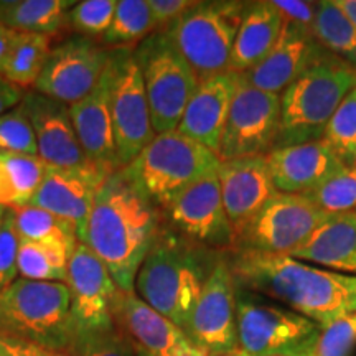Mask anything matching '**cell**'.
<instances>
[{
    "mask_svg": "<svg viewBox=\"0 0 356 356\" xmlns=\"http://www.w3.org/2000/svg\"><path fill=\"white\" fill-rule=\"evenodd\" d=\"M238 289L277 300L325 328L356 314V275L338 274L286 254H225Z\"/></svg>",
    "mask_w": 356,
    "mask_h": 356,
    "instance_id": "6da1fadb",
    "label": "cell"
},
{
    "mask_svg": "<svg viewBox=\"0 0 356 356\" xmlns=\"http://www.w3.org/2000/svg\"><path fill=\"white\" fill-rule=\"evenodd\" d=\"M159 231V211L137 193L119 168L97 191L81 243L102 261L119 291L129 293Z\"/></svg>",
    "mask_w": 356,
    "mask_h": 356,
    "instance_id": "7a4b0ae2",
    "label": "cell"
},
{
    "mask_svg": "<svg viewBox=\"0 0 356 356\" xmlns=\"http://www.w3.org/2000/svg\"><path fill=\"white\" fill-rule=\"evenodd\" d=\"M221 256L170 228H160L134 289L140 300L185 330L204 282Z\"/></svg>",
    "mask_w": 356,
    "mask_h": 356,
    "instance_id": "3957f363",
    "label": "cell"
},
{
    "mask_svg": "<svg viewBox=\"0 0 356 356\" xmlns=\"http://www.w3.org/2000/svg\"><path fill=\"white\" fill-rule=\"evenodd\" d=\"M218 165L220 159L210 149L170 131L155 136L121 172L142 198L163 213L191 185L216 172Z\"/></svg>",
    "mask_w": 356,
    "mask_h": 356,
    "instance_id": "277c9868",
    "label": "cell"
},
{
    "mask_svg": "<svg viewBox=\"0 0 356 356\" xmlns=\"http://www.w3.org/2000/svg\"><path fill=\"white\" fill-rule=\"evenodd\" d=\"M356 88V70L328 53L280 92L277 147L320 140L340 102Z\"/></svg>",
    "mask_w": 356,
    "mask_h": 356,
    "instance_id": "5b68a950",
    "label": "cell"
},
{
    "mask_svg": "<svg viewBox=\"0 0 356 356\" xmlns=\"http://www.w3.org/2000/svg\"><path fill=\"white\" fill-rule=\"evenodd\" d=\"M71 333L66 284L19 277L0 292V335L65 351Z\"/></svg>",
    "mask_w": 356,
    "mask_h": 356,
    "instance_id": "8992f818",
    "label": "cell"
},
{
    "mask_svg": "<svg viewBox=\"0 0 356 356\" xmlns=\"http://www.w3.org/2000/svg\"><path fill=\"white\" fill-rule=\"evenodd\" d=\"M239 351L249 356H314L323 328L284 305L236 287Z\"/></svg>",
    "mask_w": 356,
    "mask_h": 356,
    "instance_id": "52a82bcc",
    "label": "cell"
},
{
    "mask_svg": "<svg viewBox=\"0 0 356 356\" xmlns=\"http://www.w3.org/2000/svg\"><path fill=\"white\" fill-rule=\"evenodd\" d=\"M144 79L154 132L177 131L200 79L163 30H155L134 50Z\"/></svg>",
    "mask_w": 356,
    "mask_h": 356,
    "instance_id": "ba28073f",
    "label": "cell"
},
{
    "mask_svg": "<svg viewBox=\"0 0 356 356\" xmlns=\"http://www.w3.org/2000/svg\"><path fill=\"white\" fill-rule=\"evenodd\" d=\"M246 7L248 2H197L163 30L198 79L228 71Z\"/></svg>",
    "mask_w": 356,
    "mask_h": 356,
    "instance_id": "9c48e42d",
    "label": "cell"
},
{
    "mask_svg": "<svg viewBox=\"0 0 356 356\" xmlns=\"http://www.w3.org/2000/svg\"><path fill=\"white\" fill-rule=\"evenodd\" d=\"M111 115L119 168L127 167L157 134L150 121L144 79L131 48H118L109 55Z\"/></svg>",
    "mask_w": 356,
    "mask_h": 356,
    "instance_id": "30bf717a",
    "label": "cell"
},
{
    "mask_svg": "<svg viewBox=\"0 0 356 356\" xmlns=\"http://www.w3.org/2000/svg\"><path fill=\"white\" fill-rule=\"evenodd\" d=\"M325 218L327 213L320 211L304 195L277 191L241 229L236 249L291 256Z\"/></svg>",
    "mask_w": 356,
    "mask_h": 356,
    "instance_id": "8fae6325",
    "label": "cell"
},
{
    "mask_svg": "<svg viewBox=\"0 0 356 356\" xmlns=\"http://www.w3.org/2000/svg\"><path fill=\"white\" fill-rule=\"evenodd\" d=\"M279 132L280 95L261 91L238 74V88L218 152L220 162L273 152Z\"/></svg>",
    "mask_w": 356,
    "mask_h": 356,
    "instance_id": "7c38bea8",
    "label": "cell"
},
{
    "mask_svg": "<svg viewBox=\"0 0 356 356\" xmlns=\"http://www.w3.org/2000/svg\"><path fill=\"white\" fill-rule=\"evenodd\" d=\"M170 229L188 241L228 254L236 249V233L222 204L216 172L203 177L163 211Z\"/></svg>",
    "mask_w": 356,
    "mask_h": 356,
    "instance_id": "4fadbf2b",
    "label": "cell"
},
{
    "mask_svg": "<svg viewBox=\"0 0 356 356\" xmlns=\"http://www.w3.org/2000/svg\"><path fill=\"white\" fill-rule=\"evenodd\" d=\"M111 51L88 37H73L53 47L33 88L63 104H74L96 88Z\"/></svg>",
    "mask_w": 356,
    "mask_h": 356,
    "instance_id": "5bb4252c",
    "label": "cell"
},
{
    "mask_svg": "<svg viewBox=\"0 0 356 356\" xmlns=\"http://www.w3.org/2000/svg\"><path fill=\"white\" fill-rule=\"evenodd\" d=\"M185 332L208 356L239 351L236 284L225 254L218 259L204 282Z\"/></svg>",
    "mask_w": 356,
    "mask_h": 356,
    "instance_id": "9a60e30c",
    "label": "cell"
},
{
    "mask_svg": "<svg viewBox=\"0 0 356 356\" xmlns=\"http://www.w3.org/2000/svg\"><path fill=\"white\" fill-rule=\"evenodd\" d=\"M66 287L71 297L73 328L99 330L114 327L119 289L102 261L79 241L68 262Z\"/></svg>",
    "mask_w": 356,
    "mask_h": 356,
    "instance_id": "2e32d148",
    "label": "cell"
},
{
    "mask_svg": "<svg viewBox=\"0 0 356 356\" xmlns=\"http://www.w3.org/2000/svg\"><path fill=\"white\" fill-rule=\"evenodd\" d=\"M111 173L95 163L79 168L48 167L42 185L29 204L73 222L79 241H83L97 191Z\"/></svg>",
    "mask_w": 356,
    "mask_h": 356,
    "instance_id": "e0dca14e",
    "label": "cell"
},
{
    "mask_svg": "<svg viewBox=\"0 0 356 356\" xmlns=\"http://www.w3.org/2000/svg\"><path fill=\"white\" fill-rule=\"evenodd\" d=\"M20 104L32 124L38 157L48 167L79 168L91 163L74 132L68 104L37 91L25 92Z\"/></svg>",
    "mask_w": 356,
    "mask_h": 356,
    "instance_id": "ac0fdd59",
    "label": "cell"
},
{
    "mask_svg": "<svg viewBox=\"0 0 356 356\" xmlns=\"http://www.w3.org/2000/svg\"><path fill=\"white\" fill-rule=\"evenodd\" d=\"M114 322L134 345L152 356H208L184 328L155 312L134 292H119Z\"/></svg>",
    "mask_w": 356,
    "mask_h": 356,
    "instance_id": "d6986e66",
    "label": "cell"
},
{
    "mask_svg": "<svg viewBox=\"0 0 356 356\" xmlns=\"http://www.w3.org/2000/svg\"><path fill=\"white\" fill-rule=\"evenodd\" d=\"M327 55L328 51L315 40L312 30L284 22L275 47L259 65L243 73V78L261 91L280 95Z\"/></svg>",
    "mask_w": 356,
    "mask_h": 356,
    "instance_id": "ffe728a7",
    "label": "cell"
},
{
    "mask_svg": "<svg viewBox=\"0 0 356 356\" xmlns=\"http://www.w3.org/2000/svg\"><path fill=\"white\" fill-rule=\"evenodd\" d=\"M226 215L236 239L251 218L273 198L275 190L266 155L220 162L216 170Z\"/></svg>",
    "mask_w": 356,
    "mask_h": 356,
    "instance_id": "44dd1931",
    "label": "cell"
},
{
    "mask_svg": "<svg viewBox=\"0 0 356 356\" xmlns=\"http://www.w3.org/2000/svg\"><path fill=\"white\" fill-rule=\"evenodd\" d=\"M236 88L238 74L229 71L200 79L177 131L218 155Z\"/></svg>",
    "mask_w": 356,
    "mask_h": 356,
    "instance_id": "7402d4cb",
    "label": "cell"
},
{
    "mask_svg": "<svg viewBox=\"0 0 356 356\" xmlns=\"http://www.w3.org/2000/svg\"><path fill=\"white\" fill-rule=\"evenodd\" d=\"M70 115L89 162L109 172L119 170L111 115L109 61L96 88L81 101L70 106Z\"/></svg>",
    "mask_w": 356,
    "mask_h": 356,
    "instance_id": "603a6c76",
    "label": "cell"
},
{
    "mask_svg": "<svg viewBox=\"0 0 356 356\" xmlns=\"http://www.w3.org/2000/svg\"><path fill=\"white\" fill-rule=\"evenodd\" d=\"M266 160L279 193L304 195L343 167L323 139L279 147Z\"/></svg>",
    "mask_w": 356,
    "mask_h": 356,
    "instance_id": "cb8c5ba5",
    "label": "cell"
},
{
    "mask_svg": "<svg viewBox=\"0 0 356 356\" xmlns=\"http://www.w3.org/2000/svg\"><path fill=\"white\" fill-rule=\"evenodd\" d=\"M291 257L338 274L356 275V211L327 215Z\"/></svg>",
    "mask_w": 356,
    "mask_h": 356,
    "instance_id": "d4e9b609",
    "label": "cell"
},
{
    "mask_svg": "<svg viewBox=\"0 0 356 356\" xmlns=\"http://www.w3.org/2000/svg\"><path fill=\"white\" fill-rule=\"evenodd\" d=\"M284 19L273 2H248L231 50L228 71L243 74L269 55L282 33Z\"/></svg>",
    "mask_w": 356,
    "mask_h": 356,
    "instance_id": "484cf974",
    "label": "cell"
},
{
    "mask_svg": "<svg viewBox=\"0 0 356 356\" xmlns=\"http://www.w3.org/2000/svg\"><path fill=\"white\" fill-rule=\"evenodd\" d=\"M74 0H12L0 2V24L13 32L50 35L65 25Z\"/></svg>",
    "mask_w": 356,
    "mask_h": 356,
    "instance_id": "4316f807",
    "label": "cell"
},
{
    "mask_svg": "<svg viewBox=\"0 0 356 356\" xmlns=\"http://www.w3.org/2000/svg\"><path fill=\"white\" fill-rule=\"evenodd\" d=\"M10 211L15 231L22 239L53 244L70 252H73L79 243L76 226L65 218L53 215L43 208L32 207V204L12 207Z\"/></svg>",
    "mask_w": 356,
    "mask_h": 356,
    "instance_id": "83f0119b",
    "label": "cell"
},
{
    "mask_svg": "<svg viewBox=\"0 0 356 356\" xmlns=\"http://www.w3.org/2000/svg\"><path fill=\"white\" fill-rule=\"evenodd\" d=\"M50 50V37L47 35L15 32L0 76L20 89L33 86L47 63Z\"/></svg>",
    "mask_w": 356,
    "mask_h": 356,
    "instance_id": "f1b7e54d",
    "label": "cell"
},
{
    "mask_svg": "<svg viewBox=\"0 0 356 356\" xmlns=\"http://www.w3.org/2000/svg\"><path fill=\"white\" fill-rule=\"evenodd\" d=\"M312 35L330 55L340 58L356 70V26L333 0L317 2Z\"/></svg>",
    "mask_w": 356,
    "mask_h": 356,
    "instance_id": "f546056e",
    "label": "cell"
},
{
    "mask_svg": "<svg viewBox=\"0 0 356 356\" xmlns=\"http://www.w3.org/2000/svg\"><path fill=\"white\" fill-rule=\"evenodd\" d=\"M73 252L60 246L19 238L17 266L22 279L42 282H66L68 262Z\"/></svg>",
    "mask_w": 356,
    "mask_h": 356,
    "instance_id": "4dcf8cb0",
    "label": "cell"
},
{
    "mask_svg": "<svg viewBox=\"0 0 356 356\" xmlns=\"http://www.w3.org/2000/svg\"><path fill=\"white\" fill-rule=\"evenodd\" d=\"M152 32H155V25L147 0H119L102 43L113 44L114 50H129L131 44H139Z\"/></svg>",
    "mask_w": 356,
    "mask_h": 356,
    "instance_id": "1f68e13d",
    "label": "cell"
},
{
    "mask_svg": "<svg viewBox=\"0 0 356 356\" xmlns=\"http://www.w3.org/2000/svg\"><path fill=\"white\" fill-rule=\"evenodd\" d=\"M304 197L327 215L356 211V167L343 165Z\"/></svg>",
    "mask_w": 356,
    "mask_h": 356,
    "instance_id": "d6a6232c",
    "label": "cell"
},
{
    "mask_svg": "<svg viewBox=\"0 0 356 356\" xmlns=\"http://www.w3.org/2000/svg\"><path fill=\"white\" fill-rule=\"evenodd\" d=\"M65 351L70 356H136L131 338L118 325L99 330L73 328Z\"/></svg>",
    "mask_w": 356,
    "mask_h": 356,
    "instance_id": "836d02e7",
    "label": "cell"
},
{
    "mask_svg": "<svg viewBox=\"0 0 356 356\" xmlns=\"http://www.w3.org/2000/svg\"><path fill=\"white\" fill-rule=\"evenodd\" d=\"M322 139L343 162V165H355L356 159V88L351 89L340 102L330 122L325 127Z\"/></svg>",
    "mask_w": 356,
    "mask_h": 356,
    "instance_id": "e575fe53",
    "label": "cell"
},
{
    "mask_svg": "<svg viewBox=\"0 0 356 356\" xmlns=\"http://www.w3.org/2000/svg\"><path fill=\"white\" fill-rule=\"evenodd\" d=\"M7 175L15 193V207H25L42 185L48 165L38 155L2 154L0 152Z\"/></svg>",
    "mask_w": 356,
    "mask_h": 356,
    "instance_id": "d590c367",
    "label": "cell"
},
{
    "mask_svg": "<svg viewBox=\"0 0 356 356\" xmlns=\"http://www.w3.org/2000/svg\"><path fill=\"white\" fill-rule=\"evenodd\" d=\"M115 0H83L76 2L66 15V22L81 33V37H104L113 22Z\"/></svg>",
    "mask_w": 356,
    "mask_h": 356,
    "instance_id": "8d00e7d4",
    "label": "cell"
},
{
    "mask_svg": "<svg viewBox=\"0 0 356 356\" xmlns=\"http://www.w3.org/2000/svg\"><path fill=\"white\" fill-rule=\"evenodd\" d=\"M0 152L38 155L35 132L22 104L0 115Z\"/></svg>",
    "mask_w": 356,
    "mask_h": 356,
    "instance_id": "74e56055",
    "label": "cell"
},
{
    "mask_svg": "<svg viewBox=\"0 0 356 356\" xmlns=\"http://www.w3.org/2000/svg\"><path fill=\"white\" fill-rule=\"evenodd\" d=\"M356 345V314L325 327L314 356H350Z\"/></svg>",
    "mask_w": 356,
    "mask_h": 356,
    "instance_id": "f35d334b",
    "label": "cell"
},
{
    "mask_svg": "<svg viewBox=\"0 0 356 356\" xmlns=\"http://www.w3.org/2000/svg\"><path fill=\"white\" fill-rule=\"evenodd\" d=\"M17 254H19V234L13 225L10 208H7L6 216L0 222V292L10 286L13 280L19 279Z\"/></svg>",
    "mask_w": 356,
    "mask_h": 356,
    "instance_id": "ab89813d",
    "label": "cell"
},
{
    "mask_svg": "<svg viewBox=\"0 0 356 356\" xmlns=\"http://www.w3.org/2000/svg\"><path fill=\"white\" fill-rule=\"evenodd\" d=\"M147 2L152 13L155 30H165L197 3L193 0H147Z\"/></svg>",
    "mask_w": 356,
    "mask_h": 356,
    "instance_id": "60d3db41",
    "label": "cell"
},
{
    "mask_svg": "<svg viewBox=\"0 0 356 356\" xmlns=\"http://www.w3.org/2000/svg\"><path fill=\"white\" fill-rule=\"evenodd\" d=\"M284 22L299 25L302 29L312 30L315 13H317V2H302V0H273Z\"/></svg>",
    "mask_w": 356,
    "mask_h": 356,
    "instance_id": "b9f144b4",
    "label": "cell"
},
{
    "mask_svg": "<svg viewBox=\"0 0 356 356\" xmlns=\"http://www.w3.org/2000/svg\"><path fill=\"white\" fill-rule=\"evenodd\" d=\"M24 95L25 92L19 86H15V84L7 81L3 76H0V115L17 108L22 99H24Z\"/></svg>",
    "mask_w": 356,
    "mask_h": 356,
    "instance_id": "7bdbcfd3",
    "label": "cell"
},
{
    "mask_svg": "<svg viewBox=\"0 0 356 356\" xmlns=\"http://www.w3.org/2000/svg\"><path fill=\"white\" fill-rule=\"evenodd\" d=\"M8 341H10L13 348L19 351L22 356H70L63 350L47 348V346L29 343V341H24V340H15V338H8Z\"/></svg>",
    "mask_w": 356,
    "mask_h": 356,
    "instance_id": "ee69618b",
    "label": "cell"
},
{
    "mask_svg": "<svg viewBox=\"0 0 356 356\" xmlns=\"http://www.w3.org/2000/svg\"><path fill=\"white\" fill-rule=\"evenodd\" d=\"M0 207H15V193H13L10 178L7 175L6 165H3L2 159H0Z\"/></svg>",
    "mask_w": 356,
    "mask_h": 356,
    "instance_id": "f6af8a7d",
    "label": "cell"
},
{
    "mask_svg": "<svg viewBox=\"0 0 356 356\" xmlns=\"http://www.w3.org/2000/svg\"><path fill=\"white\" fill-rule=\"evenodd\" d=\"M13 35H15L13 30L7 29L6 25L0 24V71H2L3 61H6V58H7V53H8V48H10Z\"/></svg>",
    "mask_w": 356,
    "mask_h": 356,
    "instance_id": "bcb514c9",
    "label": "cell"
},
{
    "mask_svg": "<svg viewBox=\"0 0 356 356\" xmlns=\"http://www.w3.org/2000/svg\"><path fill=\"white\" fill-rule=\"evenodd\" d=\"M333 3L348 17L351 24L356 26V0H333Z\"/></svg>",
    "mask_w": 356,
    "mask_h": 356,
    "instance_id": "7dc6e473",
    "label": "cell"
},
{
    "mask_svg": "<svg viewBox=\"0 0 356 356\" xmlns=\"http://www.w3.org/2000/svg\"><path fill=\"white\" fill-rule=\"evenodd\" d=\"M0 356H22L19 351L13 348L7 337L0 335Z\"/></svg>",
    "mask_w": 356,
    "mask_h": 356,
    "instance_id": "c3c4849f",
    "label": "cell"
},
{
    "mask_svg": "<svg viewBox=\"0 0 356 356\" xmlns=\"http://www.w3.org/2000/svg\"><path fill=\"white\" fill-rule=\"evenodd\" d=\"M134 353H136V356H152V355H149L145 350H142L140 346H137V345H134Z\"/></svg>",
    "mask_w": 356,
    "mask_h": 356,
    "instance_id": "681fc988",
    "label": "cell"
},
{
    "mask_svg": "<svg viewBox=\"0 0 356 356\" xmlns=\"http://www.w3.org/2000/svg\"><path fill=\"white\" fill-rule=\"evenodd\" d=\"M221 356H249L246 353H243V351H234V353H228V355H221Z\"/></svg>",
    "mask_w": 356,
    "mask_h": 356,
    "instance_id": "f907efd6",
    "label": "cell"
},
{
    "mask_svg": "<svg viewBox=\"0 0 356 356\" xmlns=\"http://www.w3.org/2000/svg\"><path fill=\"white\" fill-rule=\"evenodd\" d=\"M6 213H7V208L0 207V222H2V220H3V216H6Z\"/></svg>",
    "mask_w": 356,
    "mask_h": 356,
    "instance_id": "816d5d0a",
    "label": "cell"
},
{
    "mask_svg": "<svg viewBox=\"0 0 356 356\" xmlns=\"http://www.w3.org/2000/svg\"><path fill=\"white\" fill-rule=\"evenodd\" d=\"M355 167H356V159H355Z\"/></svg>",
    "mask_w": 356,
    "mask_h": 356,
    "instance_id": "f5cc1de1",
    "label": "cell"
}]
</instances>
